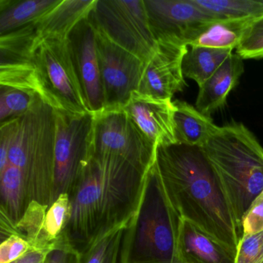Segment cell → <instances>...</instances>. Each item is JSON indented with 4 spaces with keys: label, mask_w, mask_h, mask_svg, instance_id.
<instances>
[{
    "label": "cell",
    "mask_w": 263,
    "mask_h": 263,
    "mask_svg": "<svg viewBox=\"0 0 263 263\" xmlns=\"http://www.w3.org/2000/svg\"><path fill=\"white\" fill-rule=\"evenodd\" d=\"M244 60L232 53L216 72L199 87L195 107L211 117L224 107L230 92L236 87L245 71Z\"/></svg>",
    "instance_id": "16"
},
{
    "label": "cell",
    "mask_w": 263,
    "mask_h": 263,
    "mask_svg": "<svg viewBox=\"0 0 263 263\" xmlns=\"http://www.w3.org/2000/svg\"><path fill=\"white\" fill-rule=\"evenodd\" d=\"M118 255H117V256H115V258H114L113 259H112L109 263H118Z\"/></svg>",
    "instance_id": "36"
},
{
    "label": "cell",
    "mask_w": 263,
    "mask_h": 263,
    "mask_svg": "<svg viewBox=\"0 0 263 263\" xmlns=\"http://www.w3.org/2000/svg\"><path fill=\"white\" fill-rule=\"evenodd\" d=\"M243 235L263 232V192L251 204L241 219Z\"/></svg>",
    "instance_id": "32"
},
{
    "label": "cell",
    "mask_w": 263,
    "mask_h": 263,
    "mask_svg": "<svg viewBox=\"0 0 263 263\" xmlns=\"http://www.w3.org/2000/svg\"><path fill=\"white\" fill-rule=\"evenodd\" d=\"M54 110L56 135L53 202L61 194L70 192L90 157L93 118L92 113L74 115Z\"/></svg>",
    "instance_id": "9"
},
{
    "label": "cell",
    "mask_w": 263,
    "mask_h": 263,
    "mask_svg": "<svg viewBox=\"0 0 263 263\" xmlns=\"http://www.w3.org/2000/svg\"><path fill=\"white\" fill-rule=\"evenodd\" d=\"M38 96L31 92L0 86V124L27 114Z\"/></svg>",
    "instance_id": "26"
},
{
    "label": "cell",
    "mask_w": 263,
    "mask_h": 263,
    "mask_svg": "<svg viewBox=\"0 0 263 263\" xmlns=\"http://www.w3.org/2000/svg\"><path fill=\"white\" fill-rule=\"evenodd\" d=\"M78 255L65 249H55L50 252L45 263H76Z\"/></svg>",
    "instance_id": "34"
},
{
    "label": "cell",
    "mask_w": 263,
    "mask_h": 263,
    "mask_svg": "<svg viewBox=\"0 0 263 263\" xmlns=\"http://www.w3.org/2000/svg\"><path fill=\"white\" fill-rule=\"evenodd\" d=\"M36 31L31 24L0 35V64L33 61Z\"/></svg>",
    "instance_id": "24"
},
{
    "label": "cell",
    "mask_w": 263,
    "mask_h": 263,
    "mask_svg": "<svg viewBox=\"0 0 263 263\" xmlns=\"http://www.w3.org/2000/svg\"><path fill=\"white\" fill-rule=\"evenodd\" d=\"M149 25L157 41L189 44L211 23L218 21L194 0H144Z\"/></svg>",
    "instance_id": "11"
},
{
    "label": "cell",
    "mask_w": 263,
    "mask_h": 263,
    "mask_svg": "<svg viewBox=\"0 0 263 263\" xmlns=\"http://www.w3.org/2000/svg\"><path fill=\"white\" fill-rule=\"evenodd\" d=\"M0 215L16 224L25 213L29 203L24 177L19 169L7 164L0 172Z\"/></svg>",
    "instance_id": "20"
},
{
    "label": "cell",
    "mask_w": 263,
    "mask_h": 263,
    "mask_svg": "<svg viewBox=\"0 0 263 263\" xmlns=\"http://www.w3.org/2000/svg\"><path fill=\"white\" fill-rule=\"evenodd\" d=\"M235 53L243 60L263 58V13L250 22Z\"/></svg>",
    "instance_id": "29"
},
{
    "label": "cell",
    "mask_w": 263,
    "mask_h": 263,
    "mask_svg": "<svg viewBox=\"0 0 263 263\" xmlns=\"http://www.w3.org/2000/svg\"><path fill=\"white\" fill-rule=\"evenodd\" d=\"M95 33L105 108L124 107L139 89L146 64L100 32Z\"/></svg>",
    "instance_id": "10"
},
{
    "label": "cell",
    "mask_w": 263,
    "mask_h": 263,
    "mask_svg": "<svg viewBox=\"0 0 263 263\" xmlns=\"http://www.w3.org/2000/svg\"><path fill=\"white\" fill-rule=\"evenodd\" d=\"M147 173L116 155L90 152L68 193L71 216L58 249L79 257L126 227L139 205Z\"/></svg>",
    "instance_id": "1"
},
{
    "label": "cell",
    "mask_w": 263,
    "mask_h": 263,
    "mask_svg": "<svg viewBox=\"0 0 263 263\" xmlns=\"http://www.w3.org/2000/svg\"><path fill=\"white\" fill-rule=\"evenodd\" d=\"M53 251L31 249L16 261L12 263H45L47 257Z\"/></svg>",
    "instance_id": "35"
},
{
    "label": "cell",
    "mask_w": 263,
    "mask_h": 263,
    "mask_svg": "<svg viewBox=\"0 0 263 263\" xmlns=\"http://www.w3.org/2000/svg\"><path fill=\"white\" fill-rule=\"evenodd\" d=\"M218 21H253L263 13V0H194Z\"/></svg>",
    "instance_id": "23"
},
{
    "label": "cell",
    "mask_w": 263,
    "mask_h": 263,
    "mask_svg": "<svg viewBox=\"0 0 263 263\" xmlns=\"http://www.w3.org/2000/svg\"><path fill=\"white\" fill-rule=\"evenodd\" d=\"M235 263H263V232L243 235L237 249Z\"/></svg>",
    "instance_id": "30"
},
{
    "label": "cell",
    "mask_w": 263,
    "mask_h": 263,
    "mask_svg": "<svg viewBox=\"0 0 263 263\" xmlns=\"http://www.w3.org/2000/svg\"><path fill=\"white\" fill-rule=\"evenodd\" d=\"M202 149L241 228L263 192V147L244 124L233 123L218 127Z\"/></svg>",
    "instance_id": "4"
},
{
    "label": "cell",
    "mask_w": 263,
    "mask_h": 263,
    "mask_svg": "<svg viewBox=\"0 0 263 263\" xmlns=\"http://www.w3.org/2000/svg\"><path fill=\"white\" fill-rule=\"evenodd\" d=\"M252 21H216L208 24L189 47L229 50L237 48Z\"/></svg>",
    "instance_id": "22"
},
{
    "label": "cell",
    "mask_w": 263,
    "mask_h": 263,
    "mask_svg": "<svg viewBox=\"0 0 263 263\" xmlns=\"http://www.w3.org/2000/svg\"><path fill=\"white\" fill-rule=\"evenodd\" d=\"M232 53L229 50L187 47L182 63L184 78L195 81L201 87Z\"/></svg>",
    "instance_id": "21"
},
{
    "label": "cell",
    "mask_w": 263,
    "mask_h": 263,
    "mask_svg": "<svg viewBox=\"0 0 263 263\" xmlns=\"http://www.w3.org/2000/svg\"><path fill=\"white\" fill-rule=\"evenodd\" d=\"M41 99L54 110L74 115L90 113L75 70L68 40L43 43L33 55Z\"/></svg>",
    "instance_id": "7"
},
{
    "label": "cell",
    "mask_w": 263,
    "mask_h": 263,
    "mask_svg": "<svg viewBox=\"0 0 263 263\" xmlns=\"http://www.w3.org/2000/svg\"><path fill=\"white\" fill-rule=\"evenodd\" d=\"M123 109L157 147L177 144L175 106L170 98H155L134 91Z\"/></svg>",
    "instance_id": "14"
},
{
    "label": "cell",
    "mask_w": 263,
    "mask_h": 263,
    "mask_svg": "<svg viewBox=\"0 0 263 263\" xmlns=\"http://www.w3.org/2000/svg\"><path fill=\"white\" fill-rule=\"evenodd\" d=\"M177 143L202 147L218 130L211 117L206 116L185 101H174Z\"/></svg>",
    "instance_id": "18"
},
{
    "label": "cell",
    "mask_w": 263,
    "mask_h": 263,
    "mask_svg": "<svg viewBox=\"0 0 263 263\" xmlns=\"http://www.w3.org/2000/svg\"><path fill=\"white\" fill-rule=\"evenodd\" d=\"M68 43L86 104L90 113H98L105 108V102L97 52L96 33L88 17L72 30Z\"/></svg>",
    "instance_id": "12"
},
{
    "label": "cell",
    "mask_w": 263,
    "mask_h": 263,
    "mask_svg": "<svg viewBox=\"0 0 263 263\" xmlns=\"http://www.w3.org/2000/svg\"><path fill=\"white\" fill-rule=\"evenodd\" d=\"M0 86L36 93L41 98V87L33 61L0 64Z\"/></svg>",
    "instance_id": "25"
},
{
    "label": "cell",
    "mask_w": 263,
    "mask_h": 263,
    "mask_svg": "<svg viewBox=\"0 0 263 263\" xmlns=\"http://www.w3.org/2000/svg\"><path fill=\"white\" fill-rule=\"evenodd\" d=\"M155 164L181 218L189 220L235 256L242 229L202 147L179 143L159 146Z\"/></svg>",
    "instance_id": "2"
},
{
    "label": "cell",
    "mask_w": 263,
    "mask_h": 263,
    "mask_svg": "<svg viewBox=\"0 0 263 263\" xmlns=\"http://www.w3.org/2000/svg\"><path fill=\"white\" fill-rule=\"evenodd\" d=\"M62 0H0V35L33 24Z\"/></svg>",
    "instance_id": "19"
},
{
    "label": "cell",
    "mask_w": 263,
    "mask_h": 263,
    "mask_svg": "<svg viewBox=\"0 0 263 263\" xmlns=\"http://www.w3.org/2000/svg\"><path fill=\"white\" fill-rule=\"evenodd\" d=\"M88 20L95 30L145 64L156 53L144 0H96Z\"/></svg>",
    "instance_id": "6"
},
{
    "label": "cell",
    "mask_w": 263,
    "mask_h": 263,
    "mask_svg": "<svg viewBox=\"0 0 263 263\" xmlns=\"http://www.w3.org/2000/svg\"><path fill=\"white\" fill-rule=\"evenodd\" d=\"M93 115L91 153L116 155L143 172L150 170L155 162L157 147L123 107H107Z\"/></svg>",
    "instance_id": "8"
},
{
    "label": "cell",
    "mask_w": 263,
    "mask_h": 263,
    "mask_svg": "<svg viewBox=\"0 0 263 263\" xmlns=\"http://www.w3.org/2000/svg\"><path fill=\"white\" fill-rule=\"evenodd\" d=\"M96 0H62V2L33 23L36 31L33 51L50 40H68L72 30L88 17Z\"/></svg>",
    "instance_id": "15"
},
{
    "label": "cell",
    "mask_w": 263,
    "mask_h": 263,
    "mask_svg": "<svg viewBox=\"0 0 263 263\" xmlns=\"http://www.w3.org/2000/svg\"><path fill=\"white\" fill-rule=\"evenodd\" d=\"M33 249L30 243L18 235H12L0 245V263H12Z\"/></svg>",
    "instance_id": "31"
},
{
    "label": "cell",
    "mask_w": 263,
    "mask_h": 263,
    "mask_svg": "<svg viewBox=\"0 0 263 263\" xmlns=\"http://www.w3.org/2000/svg\"><path fill=\"white\" fill-rule=\"evenodd\" d=\"M181 220L155 162L146 175L138 209L123 232L118 263H183Z\"/></svg>",
    "instance_id": "3"
},
{
    "label": "cell",
    "mask_w": 263,
    "mask_h": 263,
    "mask_svg": "<svg viewBox=\"0 0 263 263\" xmlns=\"http://www.w3.org/2000/svg\"><path fill=\"white\" fill-rule=\"evenodd\" d=\"M18 126V118L0 124V172L5 169L8 155Z\"/></svg>",
    "instance_id": "33"
},
{
    "label": "cell",
    "mask_w": 263,
    "mask_h": 263,
    "mask_svg": "<svg viewBox=\"0 0 263 263\" xmlns=\"http://www.w3.org/2000/svg\"><path fill=\"white\" fill-rule=\"evenodd\" d=\"M158 49L145 64L138 91L158 98H170L187 86L182 63L187 46L175 41H158Z\"/></svg>",
    "instance_id": "13"
},
{
    "label": "cell",
    "mask_w": 263,
    "mask_h": 263,
    "mask_svg": "<svg viewBox=\"0 0 263 263\" xmlns=\"http://www.w3.org/2000/svg\"><path fill=\"white\" fill-rule=\"evenodd\" d=\"M55 135L54 109L38 96L30 110L18 118L7 162L22 173L29 204H53Z\"/></svg>",
    "instance_id": "5"
},
{
    "label": "cell",
    "mask_w": 263,
    "mask_h": 263,
    "mask_svg": "<svg viewBox=\"0 0 263 263\" xmlns=\"http://www.w3.org/2000/svg\"><path fill=\"white\" fill-rule=\"evenodd\" d=\"M178 248L183 263H235V255L205 232L181 218Z\"/></svg>",
    "instance_id": "17"
},
{
    "label": "cell",
    "mask_w": 263,
    "mask_h": 263,
    "mask_svg": "<svg viewBox=\"0 0 263 263\" xmlns=\"http://www.w3.org/2000/svg\"><path fill=\"white\" fill-rule=\"evenodd\" d=\"M71 216V203L68 193H63L50 206L44 220V231L47 241L56 242Z\"/></svg>",
    "instance_id": "27"
},
{
    "label": "cell",
    "mask_w": 263,
    "mask_h": 263,
    "mask_svg": "<svg viewBox=\"0 0 263 263\" xmlns=\"http://www.w3.org/2000/svg\"></svg>",
    "instance_id": "37"
},
{
    "label": "cell",
    "mask_w": 263,
    "mask_h": 263,
    "mask_svg": "<svg viewBox=\"0 0 263 263\" xmlns=\"http://www.w3.org/2000/svg\"><path fill=\"white\" fill-rule=\"evenodd\" d=\"M126 227L110 232L101 238L85 253L78 257L76 263L110 262L115 256L119 255L121 238Z\"/></svg>",
    "instance_id": "28"
}]
</instances>
